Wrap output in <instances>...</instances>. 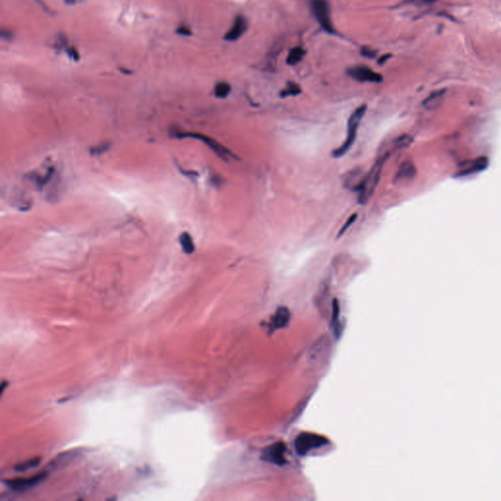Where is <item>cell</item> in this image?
<instances>
[{"label":"cell","instance_id":"6da1fadb","mask_svg":"<svg viewBox=\"0 0 501 501\" xmlns=\"http://www.w3.org/2000/svg\"><path fill=\"white\" fill-rule=\"evenodd\" d=\"M390 153H386L385 155L380 157L378 160L374 163L370 170L365 175L362 184L358 190V203L361 205L367 204L371 197L373 196L375 190L378 186L379 180L381 179V173L383 170L384 165L389 158Z\"/></svg>","mask_w":501,"mask_h":501},{"label":"cell","instance_id":"7a4b0ae2","mask_svg":"<svg viewBox=\"0 0 501 501\" xmlns=\"http://www.w3.org/2000/svg\"><path fill=\"white\" fill-rule=\"evenodd\" d=\"M366 110H367V105L362 104L351 114V116L347 120V128H346V136H345V141L340 147H338L333 151L332 156L334 158L344 157L352 149V147L356 142L358 128H359V125H360L363 117L365 116Z\"/></svg>","mask_w":501,"mask_h":501},{"label":"cell","instance_id":"3957f363","mask_svg":"<svg viewBox=\"0 0 501 501\" xmlns=\"http://www.w3.org/2000/svg\"><path fill=\"white\" fill-rule=\"evenodd\" d=\"M171 135L173 137H176V138H179V139L193 138V139L200 140V141L204 142L205 144L207 145L210 149H212V151L217 156L220 157L221 159L224 160V161H227L229 158H236L232 154V152H230L223 144H221L216 140L212 139V137H210V136H207V135H204V134H195V133H181V132H178V133L171 134Z\"/></svg>","mask_w":501,"mask_h":501},{"label":"cell","instance_id":"277c9868","mask_svg":"<svg viewBox=\"0 0 501 501\" xmlns=\"http://www.w3.org/2000/svg\"><path fill=\"white\" fill-rule=\"evenodd\" d=\"M327 443L326 439L316 434H301L296 440V450L300 455H304L314 448L321 447Z\"/></svg>","mask_w":501,"mask_h":501},{"label":"cell","instance_id":"5b68a950","mask_svg":"<svg viewBox=\"0 0 501 501\" xmlns=\"http://www.w3.org/2000/svg\"><path fill=\"white\" fill-rule=\"evenodd\" d=\"M312 11L316 20L321 25L324 30L328 33H333L334 29L332 27V21L330 18V10L327 2L325 0H313L312 1Z\"/></svg>","mask_w":501,"mask_h":501},{"label":"cell","instance_id":"8992f818","mask_svg":"<svg viewBox=\"0 0 501 501\" xmlns=\"http://www.w3.org/2000/svg\"><path fill=\"white\" fill-rule=\"evenodd\" d=\"M46 477H47V473L42 472V473L34 475L31 478L6 481V485H7V487H9L11 490H15V491H25V490H30V489L35 487L36 485L40 484Z\"/></svg>","mask_w":501,"mask_h":501},{"label":"cell","instance_id":"52a82bcc","mask_svg":"<svg viewBox=\"0 0 501 501\" xmlns=\"http://www.w3.org/2000/svg\"><path fill=\"white\" fill-rule=\"evenodd\" d=\"M348 75L360 82H381L383 80V78L380 74L365 66L350 69Z\"/></svg>","mask_w":501,"mask_h":501},{"label":"cell","instance_id":"ba28073f","mask_svg":"<svg viewBox=\"0 0 501 501\" xmlns=\"http://www.w3.org/2000/svg\"><path fill=\"white\" fill-rule=\"evenodd\" d=\"M285 453H286V446L282 443H276L273 444L272 446H268V448L265 449L263 458L264 460L274 463L277 465H283L286 463L285 459Z\"/></svg>","mask_w":501,"mask_h":501},{"label":"cell","instance_id":"9c48e42d","mask_svg":"<svg viewBox=\"0 0 501 501\" xmlns=\"http://www.w3.org/2000/svg\"><path fill=\"white\" fill-rule=\"evenodd\" d=\"M489 166V159L487 157H479L471 162L465 163L459 171V176H468V175H473L477 173L484 169H486Z\"/></svg>","mask_w":501,"mask_h":501},{"label":"cell","instance_id":"30bf717a","mask_svg":"<svg viewBox=\"0 0 501 501\" xmlns=\"http://www.w3.org/2000/svg\"><path fill=\"white\" fill-rule=\"evenodd\" d=\"M247 28H248V25H247L245 18L242 16H238L235 19L231 29L227 32V34H225V36H224L225 40H228V41L237 40L238 38H240L243 34H245Z\"/></svg>","mask_w":501,"mask_h":501},{"label":"cell","instance_id":"8fae6325","mask_svg":"<svg viewBox=\"0 0 501 501\" xmlns=\"http://www.w3.org/2000/svg\"><path fill=\"white\" fill-rule=\"evenodd\" d=\"M415 176H416V167L414 166V164L411 161H405L399 167V170L395 178V182L397 183L407 182L414 179Z\"/></svg>","mask_w":501,"mask_h":501},{"label":"cell","instance_id":"7c38bea8","mask_svg":"<svg viewBox=\"0 0 501 501\" xmlns=\"http://www.w3.org/2000/svg\"><path fill=\"white\" fill-rule=\"evenodd\" d=\"M55 169L53 167H47L45 173H38V172H31L27 179H30L34 185L36 186L37 189L41 190L45 186L47 185L51 181L52 178L54 177Z\"/></svg>","mask_w":501,"mask_h":501},{"label":"cell","instance_id":"4fadbf2b","mask_svg":"<svg viewBox=\"0 0 501 501\" xmlns=\"http://www.w3.org/2000/svg\"><path fill=\"white\" fill-rule=\"evenodd\" d=\"M364 177L365 175H363L360 169H355L353 171H350L348 175L345 177L344 184L347 189L358 192Z\"/></svg>","mask_w":501,"mask_h":501},{"label":"cell","instance_id":"5bb4252c","mask_svg":"<svg viewBox=\"0 0 501 501\" xmlns=\"http://www.w3.org/2000/svg\"><path fill=\"white\" fill-rule=\"evenodd\" d=\"M290 312L288 309L281 307L275 312V314L272 317V324L274 328H283L287 325L289 321Z\"/></svg>","mask_w":501,"mask_h":501},{"label":"cell","instance_id":"9a60e30c","mask_svg":"<svg viewBox=\"0 0 501 501\" xmlns=\"http://www.w3.org/2000/svg\"><path fill=\"white\" fill-rule=\"evenodd\" d=\"M179 243L182 251L186 255H192L195 252V244L192 236L188 232H182L179 235Z\"/></svg>","mask_w":501,"mask_h":501},{"label":"cell","instance_id":"2e32d148","mask_svg":"<svg viewBox=\"0 0 501 501\" xmlns=\"http://www.w3.org/2000/svg\"><path fill=\"white\" fill-rule=\"evenodd\" d=\"M445 92H446L445 90H435L434 92H432L424 101V107L429 109V110H432L435 107H438L440 104V101L442 100L444 97Z\"/></svg>","mask_w":501,"mask_h":501},{"label":"cell","instance_id":"e0dca14e","mask_svg":"<svg viewBox=\"0 0 501 501\" xmlns=\"http://www.w3.org/2000/svg\"><path fill=\"white\" fill-rule=\"evenodd\" d=\"M213 92H214V95L216 98L224 99L230 94L231 86L229 83H227L225 81H222V82H219L215 84Z\"/></svg>","mask_w":501,"mask_h":501},{"label":"cell","instance_id":"ac0fdd59","mask_svg":"<svg viewBox=\"0 0 501 501\" xmlns=\"http://www.w3.org/2000/svg\"><path fill=\"white\" fill-rule=\"evenodd\" d=\"M413 142V137L409 134H402L400 135L393 143V147L396 150H401L409 147Z\"/></svg>","mask_w":501,"mask_h":501},{"label":"cell","instance_id":"d6986e66","mask_svg":"<svg viewBox=\"0 0 501 501\" xmlns=\"http://www.w3.org/2000/svg\"><path fill=\"white\" fill-rule=\"evenodd\" d=\"M304 56V50L301 47H295L293 48L288 54L287 57V63L289 65H296L298 64Z\"/></svg>","mask_w":501,"mask_h":501},{"label":"cell","instance_id":"ffe728a7","mask_svg":"<svg viewBox=\"0 0 501 501\" xmlns=\"http://www.w3.org/2000/svg\"><path fill=\"white\" fill-rule=\"evenodd\" d=\"M301 92V88L297 83H295V82H289L287 84V86L281 91L280 96L283 97V98L289 97V96H296V95H299Z\"/></svg>","mask_w":501,"mask_h":501},{"label":"cell","instance_id":"44dd1931","mask_svg":"<svg viewBox=\"0 0 501 501\" xmlns=\"http://www.w3.org/2000/svg\"><path fill=\"white\" fill-rule=\"evenodd\" d=\"M40 462V458L39 457H35V458H32L30 460H27L23 463H20L18 465H16L14 469L15 471H18V472H24V471H28L32 468L36 467L37 464Z\"/></svg>","mask_w":501,"mask_h":501},{"label":"cell","instance_id":"7402d4cb","mask_svg":"<svg viewBox=\"0 0 501 501\" xmlns=\"http://www.w3.org/2000/svg\"><path fill=\"white\" fill-rule=\"evenodd\" d=\"M110 147H111V143H109V142H105V143H101V144L93 146L90 149V154L92 156H99V155L104 154L105 152H107Z\"/></svg>","mask_w":501,"mask_h":501},{"label":"cell","instance_id":"603a6c76","mask_svg":"<svg viewBox=\"0 0 501 501\" xmlns=\"http://www.w3.org/2000/svg\"><path fill=\"white\" fill-rule=\"evenodd\" d=\"M357 213H353V214H352V215H351V216H350V217L346 220V222H345V224L343 225V227L340 229L339 234H338V237H340V236L344 235V234L346 232V230H348V228H350V227H351V226H352V225L355 223V222L357 221Z\"/></svg>","mask_w":501,"mask_h":501},{"label":"cell","instance_id":"cb8c5ba5","mask_svg":"<svg viewBox=\"0 0 501 501\" xmlns=\"http://www.w3.org/2000/svg\"><path fill=\"white\" fill-rule=\"evenodd\" d=\"M178 167H179V172H181L183 176H185L186 178H189V179H196L198 177V173L196 171H193V170H187V169H184L183 167L181 166L178 165Z\"/></svg>","mask_w":501,"mask_h":501},{"label":"cell","instance_id":"d4e9b609","mask_svg":"<svg viewBox=\"0 0 501 501\" xmlns=\"http://www.w3.org/2000/svg\"><path fill=\"white\" fill-rule=\"evenodd\" d=\"M177 34L183 35V36H189L192 34V32H191L189 28H187L185 26H180L179 28L177 29Z\"/></svg>","mask_w":501,"mask_h":501},{"label":"cell","instance_id":"484cf974","mask_svg":"<svg viewBox=\"0 0 501 501\" xmlns=\"http://www.w3.org/2000/svg\"><path fill=\"white\" fill-rule=\"evenodd\" d=\"M68 54H69V56H70L71 58H73L75 61H78V59H79L78 52L77 51V50H76V49H75V48H72V47H71V48L68 50Z\"/></svg>","mask_w":501,"mask_h":501},{"label":"cell","instance_id":"4316f807","mask_svg":"<svg viewBox=\"0 0 501 501\" xmlns=\"http://www.w3.org/2000/svg\"><path fill=\"white\" fill-rule=\"evenodd\" d=\"M375 54H376V53H375V52H374L372 49H369V48H367V47L363 48V50H362V55L366 56V57H370V58H372V57H374V56H375Z\"/></svg>","mask_w":501,"mask_h":501},{"label":"cell","instance_id":"83f0119b","mask_svg":"<svg viewBox=\"0 0 501 501\" xmlns=\"http://www.w3.org/2000/svg\"><path fill=\"white\" fill-rule=\"evenodd\" d=\"M120 71H121L122 73H123V74H125V75H130V74H133V72H132L130 70H127V69H124V68H120Z\"/></svg>","mask_w":501,"mask_h":501},{"label":"cell","instance_id":"f1b7e54d","mask_svg":"<svg viewBox=\"0 0 501 501\" xmlns=\"http://www.w3.org/2000/svg\"><path fill=\"white\" fill-rule=\"evenodd\" d=\"M67 5H74L78 0H64Z\"/></svg>","mask_w":501,"mask_h":501},{"label":"cell","instance_id":"f546056e","mask_svg":"<svg viewBox=\"0 0 501 501\" xmlns=\"http://www.w3.org/2000/svg\"><path fill=\"white\" fill-rule=\"evenodd\" d=\"M388 58H390V55L384 56L383 58H381V59L379 60V63H381V64H383V63H384V62H385V61H386V60H387Z\"/></svg>","mask_w":501,"mask_h":501},{"label":"cell","instance_id":"4dcf8cb0","mask_svg":"<svg viewBox=\"0 0 501 501\" xmlns=\"http://www.w3.org/2000/svg\"><path fill=\"white\" fill-rule=\"evenodd\" d=\"M424 2H427V3H432V2H434L437 0H423Z\"/></svg>","mask_w":501,"mask_h":501}]
</instances>
